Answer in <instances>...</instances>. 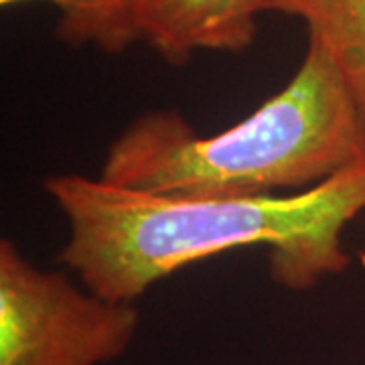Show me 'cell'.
<instances>
[{
	"instance_id": "cell-1",
	"label": "cell",
	"mask_w": 365,
	"mask_h": 365,
	"mask_svg": "<svg viewBox=\"0 0 365 365\" xmlns=\"http://www.w3.org/2000/svg\"><path fill=\"white\" fill-rule=\"evenodd\" d=\"M43 189L67 222L57 262L102 299L134 304L185 266L237 248H264L274 282L307 292L351 264L343 232L365 211V160L292 195H155L79 173L49 175Z\"/></svg>"
},
{
	"instance_id": "cell-2",
	"label": "cell",
	"mask_w": 365,
	"mask_h": 365,
	"mask_svg": "<svg viewBox=\"0 0 365 365\" xmlns=\"http://www.w3.org/2000/svg\"><path fill=\"white\" fill-rule=\"evenodd\" d=\"M365 160V126L327 49L309 39L297 73L248 118L197 136L177 110H150L114 138L100 179L170 197H272L309 191Z\"/></svg>"
},
{
	"instance_id": "cell-3",
	"label": "cell",
	"mask_w": 365,
	"mask_h": 365,
	"mask_svg": "<svg viewBox=\"0 0 365 365\" xmlns=\"http://www.w3.org/2000/svg\"><path fill=\"white\" fill-rule=\"evenodd\" d=\"M140 314L41 270L0 240V365H104L130 349Z\"/></svg>"
},
{
	"instance_id": "cell-4",
	"label": "cell",
	"mask_w": 365,
	"mask_h": 365,
	"mask_svg": "<svg viewBox=\"0 0 365 365\" xmlns=\"http://www.w3.org/2000/svg\"><path fill=\"white\" fill-rule=\"evenodd\" d=\"M270 6L272 0H132V21L138 41L169 66H185L197 51L248 49Z\"/></svg>"
},
{
	"instance_id": "cell-5",
	"label": "cell",
	"mask_w": 365,
	"mask_h": 365,
	"mask_svg": "<svg viewBox=\"0 0 365 365\" xmlns=\"http://www.w3.org/2000/svg\"><path fill=\"white\" fill-rule=\"evenodd\" d=\"M270 11L300 19L341 69L365 126V0H272Z\"/></svg>"
},
{
	"instance_id": "cell-6",
	"label": "cell",
	"mask_w": 365,
	"mask_h": 365,
	"mask_svg": "<svg viewBox=\"0 0 365 365\" xmlns=\"http://www.w3.org/2000/svg\"><path fill=\"white\" fill-rule=\"evenodd\" d=\"M35 0H0L4 9ZM59 11L57 35L67 45H96L122 53L138 43L132 21V0H41Z\"/></svg>"
}]
</instances>
